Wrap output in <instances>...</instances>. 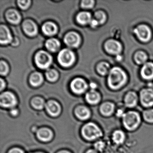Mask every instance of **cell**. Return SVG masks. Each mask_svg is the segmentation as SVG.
I'll use <instances>...</instances> for the list:
<instances>
[{"label": "cell", "mask_w": 153, "mask_h": 153, "mask_svg": "<svg viewBox=\"0 0 153 153\" xmlns=\"http://www.w3.org/2000/svg\"><path fill=\"white\" fill-rule=\"evenodd\" d=\"M94 3L93 0H84L81 2V7L84 8H91L94 6Z\"/></svg>", "instance_id": "cell-34"}, {"label": "cell", "mask_w": 153, "mask_h": 153, "mask_svg": "<svg viewBox=\"0 0 153 153\" xmlns=\"http://www.w3.org/2000/svg\"><path fill=\"white\" fill-rule=\"evenodd\" d=\"M58 59L59 63L63 67H70L75 62V54L69 49H63L59 53Z\"/></svg>", "instance_id": "cell-4"}, {"label": "cell", "mask_w": 153, "mask_h": 153, "mask_svg": "<svg viewBox=\"0 0 153 153\" xmlns=\"http://www.w3.org/2000/svg\"><path fill=\"white\" fill-rule=\"evenodd\" d=\"M58 153H70L68 151H64V150H63V151H60V152H59Z\"/></svg>", "instance_id": "cell-45"}, {"label": "cell", "mask_w": 153, "mask_h": 153, "mask_svg": "<svg viewBox=\"0 0 153 153\" xmlns=\"http://www.w3.org/2000/svg\"><path fill=\"white\" fill-rule=\"evenodd\" d=\"M114 105L110 102H106L103 104L100 108L101 113L105 116H109L113 112Z\"/></svg>", "instance_id": "cell-24"}, {"label": "cell", "mask_w": 153, "mask_h": 153, "mask_svg": "<svg viewBox=\"0 0 153 153\" xmlns=\"http://www.w3.org/2000/svg\"><path fill=\"white\" fill-rule=\"evenodd\" d=\"M71 88L74 93L79 94L85 92L87 88V85L82 79L76 78L71 82Z\"/></svg>", "instance_id": "cell-10"}, {"label": "cell", "mask_w": 153, "mask_h": 153, "mask_svg": "<svg viewBox=\"0 0 153 153\" xmlns=\"http://www.w3.org/2000/svg\"><path fill=\"white\" fill-rule=\"evenodd\" d=\"M5 86V82H4V80L2 79H1V81H0V89H1V91L4 88Z\"/></svg>", "instance_id": "cell-39"}, {"label": "cell", "mask_w": 153, "mask_h": 153, "mask_svg": "<svg viewBox=\"0 0 153 153\" xmlns=\"http://www.w3.org/2000/svg\"><path fill=\"white\" fill-rule=\"evenodd\" d=\"M124 139H125V135L121 131H116L113 133V140L116 144H121L123 142Z\"/></svg>", "instance_id": "cell-27"}, {"label": "cell", "mask_w": 153, "mask_h": 153, "mask_svg": "<svg viewBox=\"0 0 153 153\" xmlns=\"http://www.w3.org/2000/svg\"><path fill=\"white\" fill-rule=\"evenodd\" d=\"M90 23V25H91V26L93 27H96L97 26L99 25L98 22L95 19H92Z\"/></svg>", "instance_id": "cell-38"}, {"label": "cell", "mask_w": 153, "mask_h": 153, "mask_svg": "<svg viewBox=\"0 0 153 153\" xmlns=\"http://www.w3.org/2000/svg\"><path fill=\"white\" fill-rule=\"evenodd\" d=\"M38 138L44 141H49L53 137V133L49 129L43 128L39 129L37 132Z\"/></svg>", "instance_id": "cell-17"}, {"label": "cell", "mask_w": 153, "mask_h": 153, "mask_svg": "<svg viewBox=\"0 0 153 153\" xmlns=\"http://www.w3.org/2000/svg\"><path fill=\"white\" fill-rule=\"evenodd\" d=\"M127 79L125 71L120 68L114 67L109 72L107 80L108 85L110 88L117 90L125 85Z\"/></svg>", "instance_id": "cell-1"}, {"label": "cell", "mask_w": 153, "mask_h": 153, "mask_svg": "<svg viewBox=\"0 0 153 153\" xmlns=\"http://www.w3.org/2000/svg\"><path fill=\"white\" fill-rule=\"evenodd\" d=\"M141 103L146 107H150L153 105V90L146 88L142 90L140 94Z\"/></svg>", "instance_id": "cell-9"}, {"label": "cell", "mask_w": 153, "mask_h": 153, "mask_svg": "<svg viewBox=\"0 0 153 153\" xmlns=\"http://www.w3.org/2000/svg\"><path fill=\"white\" fill-rule=\"evenodd\" d=\"M144 119L149 123H153V110L145 111L143 114Z\"/></svg>", "instance_id": "cell-32"}, {"label": "cell", "mask_w": 153, "mask_h": 153, "mask_svg": "<svg viewBox=\"0 0 153 153\" xmlns=\"http://www.w3.org/2000/svg\"><path fill=\"white\" fill-rule=\"evenodd\" d=\"M90 87L92 88V89L94 90L95 88H97V85L95 84V83H92L90 84Z\"/></svg>", "instance_id": "cell-42"}, {"label": "cell", "mask_w": 153, "mask_h": 153, "mask_svg": "<svg viewBox=\"0 0 153 153\" xmlns=\"http://www.w3.org/2000/svg\"><path fill=\"white\" fill-rule=\"evenodd\" d=\"M125 114L123 113V111H122V110H118L117 111V116H119V117H122V116L123 117V115H124Z\"/></svg>", "instance_id": "cell-40"}, {"label": "cell", "mask_w": 153, "mask_h": 153, "mask_svg": "<svg viewBox=\"0 0 153 153\" xmlns=\"http://www.w3.org/2000/svg\"><path fill=\"white\" fill-rule=\"evenodd\" d=\"M135 59L137 64H145L147 59V56L143 52L139 51L135 54Z\"/></svg>", "instance_id": "cell-28"}, {"label": "cell", "mask_w": 153, "mask_h": 153, "mask_svg": "<svg viewBox=\"0 0 153 153\" xmlns=\"http://www.w3.org/2000/svg\"><path fill=\"white\" fill-rule=\"evenodd\" d=\"M86 153H97V152L95 151L94 150H92V149H91V150H89Z\"/></svg>", "instance_id": "cell-43"}, {"label": "cell", "mask_w": 153, "mask_h": 153, "mask_svg": "<svg viewBox=\"0 0 153 153\" xmlns=\"http://www.w3.org/2000/svg\"><path fill=\"white\" fill-rule=\"evenodd\" d=\"M32 104L33 107L35 109L41 110L44 107L45 103L43 99L41 97H36L32 100Z\"/></svg>", "instance_id": "cell-29"}, {"label": "cell", "mask_w": 153, "mask_h": 153, "mask_svg": "<svg viewBox=\"0 0 153 153\" xmlns=\"http://www.w3.org/2000/svg\"><path fill=\"white\" fill-rule=\"evenodd\" d=\"M16 103V98L12 93L6 92L1 95L0 104L2 107L12 108L15 106Z\"/></svg>", "instance_id": "cell-7"}, {"label": "cell", "mask_w": 153, "mask_h": 153, "mask_svg": "<svg viewBox=\"0 0 153 153\" xmlns=\"http://www.w3.org/2000/svg\"><path fill=\"white\" fill-rule=\"evenodd\" d=\"M43 77L42 74L38 72L34 73L30 78V84L34 87L40 85L42 83Z\"/></svg>", "instance_id": "cell-25"}, {"label": "cell", "mask_w": 153, "mask_h": 153, "mask_svg": "<svg viewBox=\"0 0 153 153\" xmlns=\"http://www.w3.org/2000/svg\"><path fill=\"white\" fill-rule=\"evenodd\" d=\"M140 74L143 79L150 80L153 79V63L146 62L144 64L140 71Z\"/></svg>", "instance_id": "cell-12"}, {"label": "cell", "mask_w": 153, "mask_h": 153, "mask_svg": "<svg viewBox=\"0 0 153 153\" xmlns=\"http://www.w3.org/2000/svg\"><path fill=\"white\" fill-rule=\"evenodd\" d=\"M76 20L80 25H87L92 20L91 14L87 12H80L77 16Z\"/></svg>", "instance_id": "cell-22"}, {"label": "cell", "mask_w": 153, "mask_h": 153, "mask_svg": "<svg viewBox=\"0 0 153 153\" xmlns=\"http://www.w3.org/2000/svg\"><path fill=\"white\" fill-rule=\"evenodd\" d=\"M41 153V152H36V153Z\"/></svg>", "instance_id": "cell-46"}, {"label": "cell", "mask_w": 153, "mask_h": 153, "mask_svg": "<svg viewBox=\"0 0 153 153\" xmlns=\"http://www.w3.org/2000/svg\"><path fill=\"white\" fill-rule=\"evenodd\" d=\"M18 5L21 9L23 10L27 9L29 7L31 3L30 1H19Z\"/></svg>", "instance_id": "cell-35"}, {"label": "cell", "mask_w": 153, "mask_h": 153, "mask_svg": "<svg viewBox=\"0 0 153 153\" xmlns=\"http://www.w3.org/2000/svg\"><path fill=\"white\" fill-rule=\"evenodd\" d=\"M0 73L1 76H5L8 72V66L6 62L1 61L0 62Z\"/></svg>", "instance_id": "cell-33"}, {"label": "cell", "mask_w": 153, "mask_h": 153, "mask_svg": "<svg viewBox=\"0 0 153 153\" xmlns=\"http://www.w3.org/2000/svg\"><path fill=\"white\" fill-rule=\"evenodd\" d=\"M23 27L25 33L29 36H34L37 34V26L31 20H27L25 21L23 24Z\"/></svg>", "instance_id": "cell-13"}, {"label": "cell", "mask_w": 153, "mask_h": 153, "mask_svg": "<svg viewBox=\"0 0 153 153\" xmlns=\"http://www.w3.org/2000/svg\"><path fill=\"white\" fill-rule=\"evenodd\" d=\"M12 36L7 27L1 25L0 27V42L1 44H7L12 41Z\"/></svg>", "instance_id": "cell-14"}, {"label": "cell", "mask_w": 153, "mask_h": 153, "mask_svg": "<svg viewBox=\"0 0 153 153\" xmlns=\"http://www.w3.org/2000/svg\"><path fill=\"white\" fill-rule=\"evenodd\" d=\"M80 39L79 35L74 32L68 33L64 38V42L68 46L71 47H77L80 43Z\"/></svg>", "instance_id": "cell-11"}, {"label": "cell", "mask_w": 153, "mask_h": 153, "mask_svg": "<svg viewBox=\"0 0 153 153\" xmlns=\"http://www.w3.org/2000/svg\"><path fill=\"white\" fill-rule=\"evenodd\" d=\"M10 113L12 115L16 116V115H17V114L18 113V110H16V109H12V110L10 111Z\"/></svg>", "instance_id": "cell-41"}, {"label": "cell", "mask_w": 153, "mask_h": 153, "mask_svg": "<svg viewBox=\"0 0 153 153\" xmlns=\"http://www.w3.org/2000/svg\"><path fill=\"white\" fill-rule=\"evenodd\" d=\"M97 70L100 75L105 76L109 73L111 71L110 65L106 62H101L97 66Z\"/></svg>", "instance_id": "cell-26"}, {"label": "cell", "mask_w": 153, "mask_h": 153, "mask_svg": "<svg viewBox=\"0 0 153 153\" xmlns=\"http://www.w3.org/2000/svg\"><path fill=\"white\" fill-rule=\"evenodd\" d=\"M42 30L45 34L49 36L54 35L57 33V26L52 22H47L44 24L42 27Z\"/></svg>", "instance_id": "cell-16"}, {"label": "cell", "mask_w": 153, "mask_h": 153, "mask_svg": "<svg viewBox=\"0 0 153 153\" xmlns=\"http://www.w3.org/2000/svg\"><path fill=\"white\" fill-rule=\"evenodd\" d=\"M94 16L95 19L98 22L99 25L104 24L106 20V16L103 11H98L96 12Z\"/></svg>", "instance_id": "cell-31"}, {"label": "cell", "mask_w": 153, "mask_h": 153, "mask_svg": "<svg viewBox=\"0 0 153 153\" xmlns=\"http://www.w3.org/2000/svg\"><path fill=\"white\" fill-rule=\"evenodd\" d=\"M75 113L77 117L80 120H86L90 117L89 110L85 106H79L77 108Z\"/></svg>", "instance_id": "cell-21"}, {"label": "cell", "mask_w": 153, "mask_h": 153, "mask_svg": "<svg viewBox=\"0 0 153 153\" xmlns=\"http://www.w3.org/2000/svg\"><path fill=\"white\" fill-rule=\"evenodd\" d=\"M6 17L10 23L13 24H18L21 20V16L15 10H8L6 13Z\"/></svg>", "instance_id": "cell-18"}, {"label": "cell", "mask_w": 153, "mask_h": 153, "mask_svg": "<svg viewBox=\"0 0 153 153\" xmlns=\"http://www.w3.org/2000/svg\"><path fill=\"white\" fill-rule=\"evenodd\" d=\"M46 78L49 81L54 82L58 78V73L57 71L53 69H50L45 73Z\"/></svg>", "instance_id": "cell-30"}, {"label": "cell", "mask_w": 153, "mask_h": 153, "mask_svg": "<svg viewBox=\"0 0 153 153\" xmlns=\"http://www.w3.org/2000/svg\"><path fill=\"white\" fill-rule=\"evenodd\" d=\"M82 135L88 140L96 139L102 136L100 128L94 123H90L85 125L82 128Z\"/></svg>", "instance_id": "cell-2"}, {"label": "cell", "mask_w": 153, "mask_h": 153, "mask_svg": "<svg viewBox=\"0 0 153 153\" xmlns=\"http://www.w3.org/2000/svg\"><path fill=\"white\" fill-rule=\"evenodd\" d=\"M35 62L38 68L45 69L49 68L52 62L51 55L44 51L38 52L35 56Z\"/></svg>", "instance_id": "cell-5"}, {"label": "cell", "mask_w": 153, "mask_h": 153, "mask_svg": "<svg viewBox=\"0 0 153 153\" xmlns=\"http://www.w3.org/2000/svg\"><path fill=\"white\" fill-rule=\"evenodd\" d=\"M104 143L101 141H97L94 145L96 149L99 151H102L104 147Z\"/></svg>", "instance_id": "cell-36"}, {"label": "cell", "mask_w": 153, "mask_h": 153, "mask_svg": "<svg viewBox=\"0 0 153 153\" xmlns=\"http://www.w3.org/2000/svg\"><path fill=\"white\" fill-rule=\"evenodd\" d=\"M134 32L138 39L143 42H147L151 39V30L146 25H140L134 29Z\"/></svg>", "instance_id": "cell-6"}, {"label": "cell", "mask_w": 153, "mask_h": 153, "mask_svg": "<svg viewBox=\"0 0 153 153\" xmlns=\"http://www.w3.org/2000/svg\"><path fill=\"white\" fill-rule=\"evenodd\" d=\"M8 153H24V152L20 149L15 148L11 149Z\"/></svg>", "instance_id": "cell-37"}, {"label": "cell", "mask_w": 153, "mask_h": 153, "mask_svg": "<svg viewBox=\"0 0 153 153\" xmlns=\"http://www.w3.org/2000/svg\"><path fill=\"white\" fill-rule=\"evenodd\" d=\"M45 107L48 113L52 116H58L60 113V106L59 104L55 101H49L46 104Z\"/></svg>", "instance_id": "cell-15"}, {"label": "cell", "mask_w": 153, "mask_h": 153, "mask_svg": "<svg viewBox=\"0 0 153 153\" xmlns=\"http://www.w3.org/2000/svg\"><path fill=\"white\" fill-rule=\"evenodd\" d=\"M124 102L128 107H134L137 104V97L134 92H129L125 96Z\"/></svg>", "instance_id": "cell-20"}, {"label": "cell", "mask_w": 153, "mask_h": 153, "mask_svg": "<svg viewBox=\"0 0 153 153\" xmlns=\"http://www.w3.org/2000/svg\"><path fill=\"white\" fill-rule=\"evenodd\" d=\"M117 59H118V60H120L121 59H122V57L121 56H120V54L119 55H117Z\"/></svg>", "instance_id": "cell-44"}, {"label": "cell", "mask_w": 153, "mask_h": 153, "mask_svg": "<svg viewBox=\"0 0 153 153\" xmlns=\"http://www.w3.org/2000/svg\"><path fill=\"white\" fill-rule=\"evenodd\" d=\"M140 120L139 115L136 112H128L123 116L124 127L128 130L135 129L140 123Z\"/></svg>", "instance_id": "cell-3"}, {"label": "cell", "mask_w": 153, "mask_h": 153, "mask_svg": "<svg viewBox=\"0 0 153 153\" xmlns=\"http://www.w3.org/2000/svg\"><path fill=\"white\" fill-rule=\"evenodd\" d=\"M105 49L110 54L118 55L122 51V46L120 42L116 40H110L105 42Z\"/></svg>", "instance_id": "cell-8"}, {"label": "cell", "mask_w": 153, "mask_h": 153, "mask_svg": "<svg viewBox=\"0 0 153 153\" xmlns=\"http://www.w3.org/2000/svg\"><path fill=\"white\" fill-rule=\"evenodd\" d=\"M101 97L100 94L96 91L92 90L86 95V99L88 102L92 105L96 104L100 101Z\"/></svg>", "instance_id": "cell-19"}, {"label": "cell", "mask_w": 153, "mask_h": 153, "mask_svg": "<svg viewBox=\"0 0 153 153\" xmlns=\"http://www.w3.org/2000/svg\"><path fill=\"white\" fill-rule=\"evenodd\" d=\"M46 48L51 52H56L59 49L60 44L59 42L54 38L49 39L45 43Z\"/></svg>", "instance_id": "cell-23"}]
</instances>
